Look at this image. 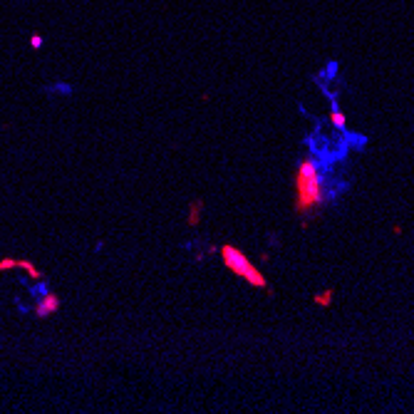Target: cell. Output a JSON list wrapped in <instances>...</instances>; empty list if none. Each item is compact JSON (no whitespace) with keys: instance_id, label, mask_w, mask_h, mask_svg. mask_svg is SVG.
<instances>
[{"instance_id":"obj_1","label":"cell","mask_w":414,"mask_h":414,"mask_svg":"<svg viewBox=\"0 0 414 414\" xmlns=\"http://www.w3.org/2000/svg\"><path fill=\"white\" fill-rule=\"evenodd\" d=\"M320 201H323V181H320L318 164L313 159H305L295 174V211L305 214Z\"/></svg>"},{"instance_id":"obj_2","label":"cell","mask_w":414,"mask_h":414,"mask_svg":"<svg viewBox=\"0 0 414 414\" xmlns=\"http://www.w3.org/2000/svg\"><path fill=\"white\" fill-rule=\"evenodd\" d=\"M221 258H224V266L228 268L233 276L246 280V283L256 285V288H266L268 285L266 278H263V273L248 261L243 251H238V248H233V246H224L221 248Z\"/></svg>"},{"instance_id":"obj_3","label":"cell","mask_w":414,"mask_h":414,"mask_svg":"<svg viewBox=\"0 0 414 414\" xmlns=\"http://www.w3.org/2000/svg\"><path fill=\"white\" fill-rule=\"evenodd\" d=\"M330 119H332V124L340 127V129H342V127H345V117H342V112H332Z\"/></svg>"}]
</instances>
